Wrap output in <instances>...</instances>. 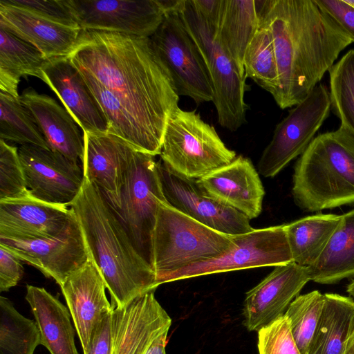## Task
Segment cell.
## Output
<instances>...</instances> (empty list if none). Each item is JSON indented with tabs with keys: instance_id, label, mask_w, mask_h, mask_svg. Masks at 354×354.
<instances>
[{
	"instance_id": "1",
	"label": "cell",
	"mask_w": 354,
	"mask_h": 354,
	"mask_svg": "<svg viewBox=\"0 0 354 354\" xmlns=\"http://www.w3.org/2000/svg\"><path fill=\"white\" fill-rule=\"evenodd\" d=\"M68 57L117 98L138 126L149 154L160 155L179 95L149 38L82 30Z\"/></svg>"
},
{
	"instance_id": "2",
	"label": "cell",
	"mask_w": 354,
	"mask_h": 354,
	"mask_svg": "<svg viewBox=\"0 0 354 354\" xmlns=\"http://www.w3.org/2000/svg\"><path fill=\"white\" fill-rule=\"evenodd\" d=\"M273 39L282 109L303 101L335 64L352 37L315 0L256 1Z\"/></svg>"
},
{
	"instance_id": "3",
	"label": "cell",
	"mask_w": 354,
	"mask_h": 354,
	"mask_svg": "<svg viewBox=\"0 0 354 354\" xmlns=\"http://www.w3.org/2000/svg\"><path fill=\"white\" fill-rule=\"evenodd\" d=\"M70 207L81 227L90 259L105 281L113 308L156 290L159 285L154 271L95 185L84 178L82 187Z\"/></svg>"
},
{
	"instance_id": "4",
	"label": "cell",
	"mask_w": 354,
	"mask_h": 354,
	"mask_svg": "<svg viewBox=\"0 0 354 354\" xmlns=\"http://www.w3.org/2000/svg\"><path fill=\"white\" fill-rule=\"evenodd\" d=\"M292 194L306 212L354 204V134L342 126L319 134L295 166Z\"/></svg>"
},
{
	"instance_id": "5",
	"label": "cell",
	"mask_w": 354,
	"mask_h": 354,
	"mask_svg": "<svg viewBox=\"0 0 354 354\" xmlns=\"http://www.w3.org/2000/svg\"><path fill=\"white\" fill-rule=\"evenodd\" d=\"M234 236L160 201L152 236V268L158 285L171 273L224 254L234 245Z\"/></svg>"
},
{
	"instance_id": "6",
	"label": "cell",
	"mask_w": 354,
	"mask_h": 354,
	"mask_svg": "<svg viewBox=\"0 0 354 354\" xmlns=\"http://www.w3.org/2000/svg\"><path fill=\"white\" fill-rule=\"evenodd\" d=\"M176 8L205 62L214 89L213 102L219 124L232 131L246 122L245 78L191 0H177Z\"/></svg>"
},
{
	"instance_id": "7",
	"label": "cell",
	"mask_w": 354,
	"mask_h": 354,
	"mask_svg": "<svg viewBox=\"0 0 354 354\" xmlns=\"http://www.w3.org/2000/svg\"><path fill=\"white\" fill-rule=\"evenodd\" d=\"M160 156L175 172L198 179L229 165L236 155L198 113L178 106L168 120Z\"/></svg>"
},
{
	"instance_id": "8",
	"label": "cell",
	"mask_w": 354,
	"mask_h": 354,
	"mask_svg": "<svg viewBox=\"0 0 354 354\" xmlns=\"http://www.w3.org/2000/svg\"><path fill=\"white\" fill-rule=\"evenodd\" d=\"M162 22L149 37L167 69L178 95L196 103L212 102L214 89L205 62L176 8V1H164Z\"/></svg>"
},
{
	"instance_id": "9",
	"label": "cell",
	"mask_w": 354,
	"mask_h": 354,
	"mask_svg": "<svg viewBox=\"0 0 354 354\" xmlns=\"http://www.w3.org/2000/svg\"><path fill=\"white\" fill-rule=\"evenodd\" d=\"M155 157L137 150L134 151L118 205L113 207L139 253L151 268L152 236L158 204L161 201H167Z\"/></svg>"
},
{
	"instance_id": "10",
	"label": "cell",
	"mask_w": 354,
	"mask_h": 354,
	"mask_svg": "<svg viewBox=\"0 0 354 354\" xmlns=\"http://www.w3.org/2000/svg\"><path fill=\"white\" fill-rule=\"evenodd\" d=\"M330 112L329 90L319 84L276 126L272 138L259 159V173L266 178L274 177L301 156Z\"/></svg>"
},
{
	"instance_id": "11",
	"label": "cell",
	"mask_w": 354,
	"mask_h": 354,
	"mask_svg": "<svg viewBox=\"0 0 354 354\" xmlns=\"http://www.w3.org/2000/svg\"><path fill=\"white\" fill-rule=\"evenodd\" d=\"M234 245L221 257L171 273L161 284L177 280L292 262L284 224L234 236Z\"/></svg>"
},
{
	"instance_id": "12",
	"label": "cell",
	"mask_w": 354,
	"mask_h": 354,
	"mask_svg": "<svg viewBox=\"0 0 354 354\" xmlns=\"http://www.w3.org/2000/svg\"><path fill=\"white\" fill-rule=\"evenodd\" d=\"M79 27L85 30L150 37L163 21V1L66 0Z\"/></svg>"
},
{
	"instance_id": "13",
	"label": "cell",
	"mask_w": 354,
	"mask_h": 354,
	"mask_svg": "<svg viewBox=\"0 0 354 354\" xmlns=\"http://www.w3.org/2000/svg\"><path fill=\"white\" fill-rule=\"evenodd\" d=\"M18 152L30 195L44 202L70 207L84 183L80 163L33 145H21Z\"/></svg>"
},
{
	"instance_id": "14",
	"label": "cell",
	"mask_w": 354,
	"mask_h": 354,
	"mask_svg": "<svg viewBox=\"0 0 354 354\" xmlns=\"http://www.w3.org/2000/svg\"><path fill=\"white\" fill-rule=\"evenodd\" d=\"M158 167L165 197L178 210L229 235L242 234L254 230L247 216L209 196L196 179L175 172L160 159Z\"/></svg>"
},
{
	"instance_id": "15",
	"label": "cell",
	"mask_w": 354,
	"mask_h": 354,
	"mask_svg": "<svg viewBox=\"0 0 354 354\" xmlns=\"http://www.w3.org/2000/svg\"><path fill=\"white\" fill-rule=\"evenodd\" d=\"M0 245L21 261L40 270L46 277L55 279L59 286L90 259L77 218L56 236L26 240L0 238Z\"/></svg>"
},
{
	"instance_id": "16",
	"label": "cell",
	"mask_w": 354,
	"mask_h": 354,
	"mask_svg": "<svg viewBox=\"0 0 354 354\" xmlns=\"http://www.w3.org/2000/svg\"><path fill=\"white\" fill-rule=\"evenodd\" d=\"M155 290L143 293L111 313L112 354H145L169 330L171 319L156 300Z\"/></svg>"
},
{
	"instance_id": "17",
	"label": "cell",
	"mask_w": 354,
	"mask_h": 354,
	"mask_svg": "<svg viewBox=\"0 0 354 354\" xmlns=\"http://www.w3.org/2000/svg\"><path fill=\"white\" fill-rule=\"evenodd\" d=\"M309 281L307 267L293 261L274 266L246 292L243 308L244 326L249 331H258L283 315Z\"/></svg>"
},
{
	"instance_id": "18",
	"label": "cell",
	"mask_w": 354,
	"mask_h": 354,
	"mask_svg": "<svg viewBox=\"0 0 354 354\" xmlns=\"http://www.w3.org/2000/svg\"><path fill=\"white\" fill-rule=\"evenodd\" d=\"M40 79L55 93L83 132H109L105 114L68 57L48 59L41 69Z\"/></svg>"
},
{
	"instance_id": "19",
	"label": "cell",
	"mask_w": 354,
	"mask_h": 354,
	"mask_svg": "<svg viewBox=\"0 0 354 354\" xmlns=\"http://www.w3.org/2000/svg\"><path fill=\"white\" fill-rule=\"evenodd\" d=\"M67 206L49 203L32 196L0 201V238L26 240L51 238L75 219Z\"/></svg>"
},
{
	"instance_id": "20",
	"label": "cell",
	"mask_w": 354,
	"mask_h": 354,
	"mask_svg": "<svg viewBox=\"0 0 354 354\" xmlns=\"http://www.w3.org/2000/svg\"><path fill=\"white\" fill-rule=\"evenodd\" d=\"M84 134V178L95 185L113 208L120 200L124 177L136 149L110 133Z\"/></svg>"
},
{
	"instance_id": "21",
	"label": "cell",
	"mask_w": 354,
	"mask_h": 354,
	"mask_svg": "<svg viewBox=\"0 0 354 354\" xmlns=\"http://www.w3.org/2000/svg\"><path fill=\"white\" fill-rule=\"evenodd\" d=\"M60 288L84 352L94 330L113 310L106 296L105 281L90 259L70 274Z\"/></svg>"
},
{
	"instance_id": "22",
	"label": "cell",
	"mask_w": 354,
	"mask_h": 354,
	"mask_svg": "<svg viewBox=\"0 0 354 354\" xmlns=\"http://www.w3.org/2000/svg\"><path fill=\"white\" fill-rule=\"evenodd\" d=\"M196 180L209 196L250 220L261 214L265 191L249 158L236 156L229 165Z\"/></svg>"
},
{
	"instance_id": "23",
	"label": "cell",
	"mask_w": 354,
	"mask_h": 354,
	"mask_svg": "<svg viewBox=\"0 0 354 354\" xmlns=\"http://www.w3.org/2000/svg\"><path fill=\"white\" fill-rule=\"evenodd\" d=\"M20 97L36 120L49 149L82 163L84 134L68 111L53 98L31 88L24 90Z\"/></svg>"
},
{
	"instance_id": "24",
	"label": "cell",
	"mask_w": 354,
	"mask_h": 354,
	"mask_svg": "<svg viewBox=\"0 0 354 354\" xmlns=\"http://www.w3.org/2000/svg\"><path fill=\"white\" fill-rule=\"evenodd\" d=\"M0 25L33 45L48 59L68 57L75 49L82 30L48 21L1 2Z\"/></svg>"
},
{
	"instance_id": "25",
	"label": "cell",
	"mask_w": 354,
	"mask_h": 354,
	"mask_svg": "<svg viewBox=\"0 0 354 354\" xmlns=\"http://www.w3.org/2000/svg\"><path fill=\"white\" fill-rule=\"evenodd\" d=\"M25 298L39 328L41 344L50 354H79L68 308L43 288L27 285Z\"/></svg>"
},
{
	"instance_id": "26",
	"label": "cell",
	"mask_w": 354,
	"mask_h": 354,
	"mask_svg": "<svg viewBox=\"0 0 354 354\" xmlns=\"http://www.w3.org/2000/svg\"><path fill=\"white\" fill-rule=\"evenodd\" d=\"M354 333V300L335 293L324 294V304L308 354H344Z\"/></svg>"
},
{
	"instance_id": "27",
	"label": "cell",
	"mask_w": 354,
	"mask_h": 354,
	"mask_svg": "<svg viewBox=\"0 0 354 354\" xmlns=\"http://www.w3.org/2000/svg\"><path fill=\"white\" fill-rule=\"evenodd\" d=\"M307 268L310 281L321 284L354 277V209L342 215L322 254Z\"/></svg>"
},
{
	"instance_id": "28",
	"label": "cell",
	"mask_w": 354,
	"mask_h": 354,
	"mask_svg": "<svg viewBox=\"0 0 354 354\" xmlns=\"http://www.w3.org/2000/svg\"><path fill=\"white\" fill-rule=\"evenodd\" d=\"M259 17L254 0H223L217 37L241 75L246 49L259 28Z\"/></svg>"
},
{
	"instance_id": "29",
	"label": "cell",
	"mask_w": 354,
	"mask_h": 354,
	"mask_svg": "<svg viewBox=\"0 0 354 354\" xmlns=\"http://www.w3.org/2000/svg\"><path fill=\"white\" fill-rule=\"evenodd\" d=\"M0 91L19 97L22 76L40 79L48 59L36 47L0 25Z\"/></svg>"
},
{
	"instance_id": "30",
	"label": "cell",
	"mask_w": 354,
	"mask_h": 354,
	"mask_svg": "<svg viewBox=\"0 0 354 354\" xmlns=\"http://www.w3.org/2000/svg\"><path fill=\"white\" fill-rule=\"evenodd\" d=\"M342 215L317 214L284 224L292 261L309 267L325 249Z\"/></svg>"
},
{
	"instance_id": "31",
	"label": "cell",
	"mask_w": 354,
	"mask_h": 354,
	"mask_svg": "<svg viewBox=\"0 0 354 354\" xmlns=\"http://www.w3.org/2000/svg\"><path fill=\"white\" fill-rule=\"evenodd\" d=\"M243 66L246 77L272 96L275 94L279 75L272 36L268 26L260 19L259 28L246 49Z\"/></svg>"
},
{
	"instance_id": "32",
	"label": "cell",
	"mask_w": 354,
	"mask_h": 354,
	"mask_svg": "<svg viewBox=\"0 0 354 354\" xmlns=\"http://www.w3.org/2000/svg\"><path fill=\"white\" fill-rule=\"evenodd\" d=\"M0 111L1 140L50 149L36 120L20 96L15 97L0 91Z\"/></svg>"
},
{
	"instance_id": "33",
	"label": "cell",
	"mask_w": 354,
	"mask_h": 354,
	"mask_svg": "<svg viewBox=\"0 0 354 354\" xmlns=\"http://www.w3.org/2000/svg\"><path fill=\"white\" fill-rule=\"evenodd\" d=\"M41 344L36 322L25 317L6 297H0V354H33Z\"/></svg>"
},
{
	"instance_id": "34",
	"label": "cell",
	"mask_w": 354,
	"mask_h": 354,
	"mask_svg": "<svg viewBox=\"0 0 354 354\" xmlns=\"http://www.w3.org/2000/svg\"><path fill=\"white\" fill-rule=\"evenodd\" d=\"M330 111L340 126L354 134V49L346 52L328 71Z\"/></svg>"
},
{
	"instance_id": "35",
	"label": "cell",
	"mask_w": 354,
	"mask_h": 354,
	"mask_svg": "<svg viewBox=\"0 0 354 354\" xmlns=\"http://www.w3.org/2000/svg\"><path fill=\"white\" fill-rule=\"evenodd\" d=\"M323 304L324 295L318 290H313L297 296L285 313L290 324L292 336L301 354H308Z\"/></svg>"
},
{
	"instance_id": "36",
	"label": "cell",
	"mask_w": 354,
	"mask_h": 354,
	"mask_svg": "<svg viewBox=\"0 0 354 354\" xmlns=\"http://www.w3.org/2000/svg\"><path fill=\"white\" fill-rule=\"evenodd\" d=\"M31 196L19 156L18 148L0 140V201Z\"/></svg>"
},
{
	"instance_id": "37",
	"label": "cell",
	"mask_w": 354,
	"mask_h": 354,
	"mask_svg": "<svg viewBox=\"0 0 354 354\" xmlns=\"http://www.w3.org/2000/svg\"><path fill=\"white\" fill-rule=\"evenodd\" d=\"M257 332L259 354H301L285 314Z\"/></svg>"
},
{
	"instance_id": "38",
	"label": "cell",
	"mask_w": 354,
	"mask_h": 354,
	"mask_svg": "<svg viewBox=\"0 0 354 354\" xmlns=\"http://www.w3.org/2000/svg\"><path fill=\"white\" fill-rule=\"evenodd\" d=\"M0 2L25 10L57 24L80 28L66 0H1Z\"/></svg>"
},
{
	"instance_id": "39",
	"label": "cell",
	"mask_w": 354,
	"mask_h": 354,
	"mask_svg": "<svg viewBox=\"0 0 354 354\" xmlns=\"http://www.w3.org/2000/svg\"><path fill=\"white\" fill-rule=\"evenodd\" d=\"M21 261L7 248L0 245V292L15 286L21 279Z\"/></svg>"
},
{
	"instance_id": "40",
	"label": "cell",
	"mask_w": 354,
	"mask_h": 354,
	"mask_svg": "<svg viewBox=\"0 0 354 354\" xmlns=\"http://www.w3.org/2000/svg\"><path fill=\"white\" fill-rule=\"evenodd\" d=\"M319 8L340 26L354 42V8L344 0H315Z\"/></svg>"
},
{
	"instance_id": "41",
	"label": "cell",
	"mask_w": 354,
	"mask_h": 354,
	"mask_svg": "<svg viewBox=\"0 0 354 354\" xmlns=\"http://www.w3.org/2000/svg\"><path fill=\"white\" fill-rule=\"evenodd\" d=\"M111 313L102 319L93 332L84 354H112Z\"/></svg>"
},
{
	"instance_id": "42",
	"label": "cell",
	"mask_w": 354,
	"mask_h": 354,
	"mask_svg": "<svg viewBox=\"0 0 354 354\" xmlns=\"http://www.w3.org/2000/svg\"><path fill=\"white\" fill-rule=\"evenodd\" d=\"M196 11L209 27L217 31L223 0H191Z\"/></svg>"
},
{
	"instance_id": "43",
	"label": "cell",
	"mask_w": 354,
	"mask_h": 354,
	"mask_svg": "<svg viewBox=\"0 0 354 354\" xmlns=\"http://www.w3.org/2000/svg\"><path fill=\"white\" fill-rule=\"evenodd\" d=\"M168 332L159 335L149 346L145 354H166L165 346L167 342Z\"/></svg>"
},
{
	"instance_id": "44",
	"label": "cell",
	"mask_w": 354,
	"mask_h": 354,
	"mask_svg": "<svg viewBox=\"0 0 354 354\" xmlns=\"http://www.w3.org/2000/svg\"><path fill=\"white\" fill-rule=\"evenodd\" d=\"M344 354H354V333L347 342Z\"/></svg>"
},
{
	"instance_id": "45",
	"label": "cell",
	"mask_w": 354,
	"mask_h": 354,
	"mask_svg": "<svg viewBox=\"0 0 354 354\" xmlns=\"http://www.w3.org/2000/svg\"><path fill=\"white\" fill-rule=\"evenodd\" d=\"M347 292L354 297V279L348 285Z\"/></svg>"
},
{
	"instance_id": "46",
	"label": "cell",
	"mask_w": 354,
	"mask_h": 354,
	"mask_svg": "<svg viewBox=\"0 0 354 354\" xmlns=\"http://www.w3.org/2000/svg\"><path fill=\"white\" fill-rule=\"evenodd\" d=\"M346 3L354 8V0H344Z\"/></svg>"
}]
</instances>
